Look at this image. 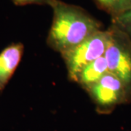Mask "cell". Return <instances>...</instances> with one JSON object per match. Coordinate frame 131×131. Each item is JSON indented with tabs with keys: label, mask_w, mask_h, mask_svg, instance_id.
I'll return each instance as SVG.
<instances>
[{
	"label": "cell",
	"mask_w": 131,
	"mask_h": 131,
	"mask_svg": "<svg viewBox=\"0 0 131 131\" xmlns=\"http://www.w3.org/2000/svg\"><path fill=\"white\" fill-rule=\"evenodd\" d=\"M47 6L52 10V20L47 44L60 54L102 29L101 23L80 6L61 0H49Z\"/></svg>",
	"instance_id": "1"
},
{
	"label": "cell",
	"mask_w": 131,
	"mask_h": 131,
	"mask_svg": "<svg viewBox=\"0 0 131 131\" xmlns=\"http://www.w3.org/2000/svg\"><path fill=\"white\" fill-rule=\"evenodd\" d=\"M111 39L109 27L101 29L76 47L61 53L70 80L75 82L82 69L104 56Z\"/></svg>",
	"instance_id": "2"
},
{
	"label": "cell",
	"mask_w": 131,
	"mask_h": 131,
	"mask_svg": "<svg viewBox=\"0 0 131 131\" xmlns=\"http://www.w3.org/2000/svg\"><path fill=\"white\" fill-rule=\"evenodd\" d=\"M111 39L104 57L108 70L122 82L128 103H131V40L125 33L111 23Z\"/></svg>",
	"instance_id": "3"
},
{
	"label": "cell",
	"mask_w": 131,
	"mask_h": 131,
	"mask_svg": "<svg viewBox=\"0 0 131 131\" xmlns=\"http://www.w3.org/2000/svg\"><path fill=\"white\" fill-rule=\"evenodd\" d=\"M86 92L95 106L97 112L108 114L122 104H128L125 88L115 75L108 71Z\"/></svg>",
	"instance_id": "4"
},
{
	"label": "cell",
	"mask_w": 131,
	"mask_h": 131,
	"mask_svg": "<svg viewBox=\"0 0 131 131\" xmlns=\"http://www.w3.org/2000/svg\"><path fill=\"white\" fill-rule=\"evenodd\" d=\"M24 46L21 42L12 43L0 52V93L13 76L24 55Z\"/></svg>",
	"instance_id": "5"
},
{
	"label": "cell",
	"mask_w": 131,
	"mask_h": 131,
	"mask_svg": "<svg viewBox=\"0 0 131 131\" xmlns=\"http://www.w3.org/2000/svg\"><path fill=\"white\" fill-rule=\"evenodd\" d=\"M108 71L107 63L103 56L84 66L78 75L76 82L87 90Z\"/></svg>",
	"instance_id": "6"
},
{
	"label": "cell",
	"mask_w": 131,
	"mask_h": 131,
	"mask_svg": "<svg viewBox=\"0 0 131 131\" xmlns=\"http://www.w3.org/2000/svg\"><path fill=\"white\" fill-rule=\"evenodd\" d=\"M98 8L114 18L131 8V0H93Z\"/></svg>",
	"instance_id": "7"
},
{
	"label": "cell",
	"mask_w": 131,
	"mask_h": 131,
	"mask_svg": "<svg viewBox=\"0 0 131 131\" xmlns=\"http://www.w3.org/2000/svg\"><path fill=\"white\" fill-rule=\"evenodd\" d=\"M112 24L122 31L131 40V8L123 14L112 18Z\"/></svg>",
	"instance_id": "8"
},
{
	"label": "cell",
	"mask_w": 131,
	"mask_h": 131,
	"mask_svg": "<svg viewBox=\"0 0 131 131\" xmlns=\"http://www.w3.org/2000/svg\"><path fill=\"white\" fill-rule=\"evenodd\" d=\"M17 6H26L30 5H47L49 0H12Z\"/></svg>",
	"instance_id": "9"
}]
</instances>
